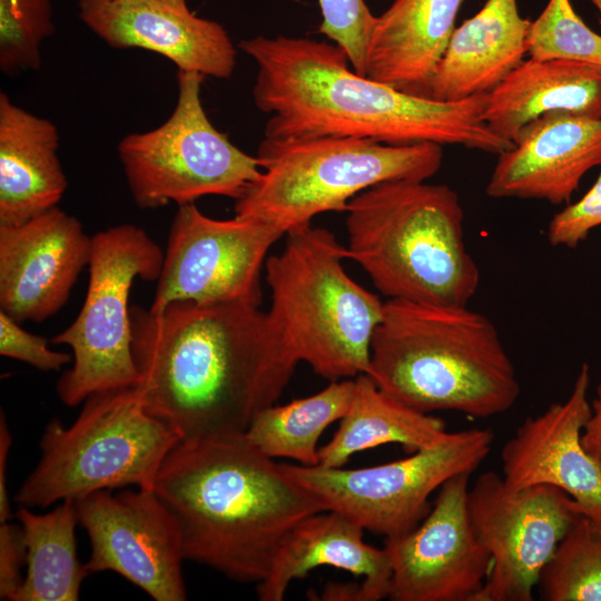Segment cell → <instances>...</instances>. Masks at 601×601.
Listing matches in <instances>:
<instances>
[{
    "mask_svg": "<svg viewBox=\"0 0 601 601\" xmlns=\"http://www.w3.org/2000/svg\"><path fill=\"white\" fill-rule=\"evenodd\" d=\"M367 375L423 413L487 418L508 412L520 395L514 364L496 327L466 306L384 302Z\"/></svg>",
    "mask_w": 601,
    "mask_h": 601,
    "instance_id": "4",
    "label": "cell"
},
{
    "mask_svg": "<svg viewBox=\"0 0 601 601\" xmlns=\"http://www.w3.org/2000/svg\"><path fill=\"white\" fill-rule=\"evenodd\" d=\"M362 577L357 601L387 598L388 554L364 541V529L345 515L325 510L295 525L280 543L266 578L256 584L262 601H282L289 584L319 566Z\"/></svg>",
    "mask_w": 601,
    "mask_h": 601,
    "instance_id": "20",
    "label": "cell"
},
{
    "mask_svg": "<svg viewBox=\"0 0 601 601\" xmlns=\"http://www.w3.org/2000/svg\"><path fill=\"white\" fill-rule=\"evenodd\" d=\"M12 439L9 432L6 417L1 412L0 418V522L10 521L11 509L9 502L8 486H7V463L9 449L11 446Z\"/></svg>",
    "mask_w": 601,
    "mask_h": 601,
    "instance_id": "36",
    "label": "cell"
},
{
    "mask_svg": "<svg viewBox=\"0 0 601 601\" xmlns=\"http://www.w3.org/2000/svg\"><path fill=\"white\" fill-rule=\"evenodd\" d=\"M81 21L112 48H139L169 59L178 71L229 78L236 50L218 22L161 0H79Z\"/></svg>",
    "mask_w": 601,
    "mask_h": 601,
    "instance_id": "18",
    "label": "cell"
},
{
    "mask_svg": "<svg viewBox=\"0 0 601 601\" xmlns=\"http://www.w3.org/2000/svg\"><path fill=\"white\" fill-rule=\"evenodd\" d=\"M493 441L490 428H467L450 432L443 441L404 459L368 467L280 465L326 510L391 539L416 528L432 508L431 495L451 477L473 473Z\"/></svg>",
    "mask_w": 601,
    "mask_h": 601,
    "instance_id": "11",
    "label": "cell"
},
{
    "mask_svg": "<svg viewBox=\"0 0 601 601\" xmlns=\"http://www.w3.org/2000/svg\"><path fill=\"white\" fill-rule=\"evenodd\" d=\"M26 549L20 524L0 522V599L14 601L23 578Z\"/></svg>",
    "mask_w": 601,
    "mask_h": 601,
    "instance_id": "34",
    "label": "cell"
},
{
    "mask_svg": "<svg viewBox=\"0 0 601 601\" xmlns=\"http://www.w3.org/2000/svg\"><path fill=\"white\" fill-rule=\"evenodd\" d=\"M601 117V65L526 59L487 92L484 120L506 140L549 112Z\"/></svg>",
    "mask_w": 601,
    "mask_h": 601,
    "instance_id": "24",
    "label": "cell"
},
{
    "mask_svg": "<svg viewBox=\"0 0 601 601\" xmlns=\"http://www.w3.org/2000/svg\"><path fill=\"white\" fill-rule=\"evenodd\" d=\"M530 26L519 12L518 0H486L455 28L430 97L455 101L492 90L523 62Z\"/></svg>",
    "mask_w": 601,
    "mask_h": 601,
    "instance_id": "22",
    "label": "cell"
},
{
    "mask_svg": "<svg viewBox=\"0 0 601 601\" xmlns=\"http://www.w3.org/2000/svg\"><path fill=\"white\" fill-rule=\"evenodd\" d=\"M152 490L177 521L184 559L243 583L262 582L289 531L326 510L244 433L181 440Z\"/></svg>",
    "mask_w": 601,
    "mask_h": 601,
    "instance_id": "3",
    "label": "cell"
},
{
    "mask_svg": "<svg viewBox=\"0 0 601 601\" xmlns=\"http://www.w3.org/2000/svg\"><path fill=\"white\" fill-rule=\"evenodd\" d=\"M145 408L181 440L244 433L283 394L298 363L259 305L178 300L130 307Z\"/></svg>",
    "mask_w": 601,
    "mask_h": 601,
    "instance_id": "1",
    "label": "cell"
},
{
    "mask_svg": "<svg viewBox=\"0 0 601 601\" xmlns=\"http://www.w3.org/2000/svg\"><path fill=\"white\" fill-rule=\"evenodd\" d=\"M581 443L585 451L601 465V383L591 404V415L585 423Z\"/></svg>",
    "mask_w": 601,
    "mask_h": 601,
    "instance_id": "35",
    "label": "cell"
},
{
    "mask_svg": "<svg viewBox=\"0 0 601 601\" xmlns=\"http://www.w3.org/2000/svg\"><path fill=\"white\" fill-rule=\"evenodd\" d=\"M354 393V380L329 382L322 391L284 405L259 411L244 432L264 455L290 459L300 465L319 464L318 441L323 432L346 414Z\"/></svg>",
    "mask_w": 601,
    "mask_h": 601,
    "instance_id": "27",
    "label": "cell"
},
{
    "mask_svg": "<svg viewBox=\"0 0 601 601\" xmlns=\"http://www.w3.org/2000/svg\"><path fill=\"white\" fill-rule=\"evenodd\" d=\"M285 235L260 219H215L194 203L179 206L149 311L157 313L178 300L260 305L266 255Z\"/></svg>",
    "mask_w": 601,
    "mask_h": 601,
    "instance_id": "12",
    "label": "cell"
},
{
    "mask_svg": "<svg viewBox=\"0 0 601 601\" xmlns=\"http://www.w3.org/2000/svg\"><path fill=\"white\" fill-rule=\"evenodd\" d=\"M497 156L487 196L568 203L583 176L601 166V117L545 114L524 126L513 146Z\"/></svg>",
    "mask_w": 601,
    "mask_h": 601,
    "instance_id": "19",
    "label": "cell"
},
{
    "mask_svg": "<svg viewBox=\"0 0 601 601\" xmlns=\"http://www.w3.org/2000/svg\"><path fill=\"white\" fill-rule=\"evenodd\" d=\"M91 248L80 221L58 206L0 225V311L20 324L55 315L89 265Z\"/></svg>",
    "mask_w": 601,
    "mask_h": 601,
    "instance_id": "16",
    "label": "cell"
},
{
    "mask_svg": "<svg viewBox=\"0 0 601 601\" xmlns=\"http://www.w3.org/2000/svg\"><path fill=\"white\" fill-rule=\"evenodd\" d=\"M180 441L169 424L145 408L134 387L91 394L71 425L58 418L47 424L40 459L16 502L45 509L102 490H152L162 462Z\"/></svg>",
    "mask_w": 601,
    "mask_h": 601,
    "instance_id": "8",
    "label": "cell"
},
{
    "mask_svg": "<svg viewBox=\"0 0 601 601\" xmlns=\"http://www.w3.org/2000/svg\"><path fill=\"white\" fill-rule=\"evenodd\" d=\"M591 2L594 4V7L598 9L600 14V24H601V0H591Z\"/></svg>",
    "mask_w": 601,
    "mask_h": 601,
    "instance_id": "38",
    "label": "cell"
},
{
    "mask_svg": "<svg viewBox=\"0 0 601 601\" xmlns=\"http://www.w3.org/2000/svg\"><path fill=\"white\" fill-rule=\"evenodd\" d=\"M318 32L342 48L353 70L366 77V53L376 16L365 0H318Z\"/></svg>",
    "mask_w": 601,
    "mask_h": 601,
    "instance_id": "31",
    "label": "cell"
},
{
    "mask_svg": "<svg viewBox=\"0 0 601 601\" xmlns=\"http://www.w3.org/2000/svg\"><path fill=\"white\" fill-rule=\"evenodd\" d=\"M102 490L76 501L89 573L112 571L156 601L186 600L177 521L154 490Z\"/></svg>",
    "mask_w": 601,
    "mask_h": 601,
    "instance_id": "14",
    "label": "cell"
},
{
    "mask_svg": "<svg viewBox=\"0 0 601 601\" xmlns=\"http://www.w3.org/2000/svg\"><path fill=\"white\" fill-rule=\"evenodd\" d=\"M50 0H0V69L6 75L41 67L40 48L55 32Z\"/></svg>",
    "mask_w": 601,
    "mask_h": 601,
    "instance_id": "30",
    "label": "cell"
},
{
    "mask_svg": "<svg viewBox=\"0 0 601 601\" xmlns=\"http://www.w3.org/2000/svg\"><path fill=\"white\" fill-rule=\"evenodd\" d=\"M239 48L257 65L255 106L268 119L264 137H349L388 145L434 142L500 155L513 142L484 120L487 92L440 101L356 73L335 43L256 36Z\"/></svg>",
    "mask_w": 601,
    "mask_h": 601,
    "instance_id": "2",
    "label": "cell"
},
{
    "mask_svg": "<svg viewBox=\"0 0 601 601\" xmlns=\"http://www.w3.org/2000/svg\"><path fill=\"white\" fill-rule=\"evenodd\" d=\"M16 519L26 549V575L14 601H77L89 574L77 554L76 501L63 500L46 514L19 505Z\"/></svg>",
    "mask_w": 601,
    "mask_h": 601,
    "instance_id": "26",
    "label": "cell"
},
{
    "mask_svg": "<svg viewBox=\"0 0 601 601\" xmlns=\"http://www.w3.org/2000/svg\"><path fill=\"white\" fill-rule=\"evenodd\" d=\"M469 510L491 558L475 601H532L542 569L583 514L561 489L535 485L514 491L494 471L480 474L470 487Z\"/></svg>",
    "mask_w": 601,
    "mask_h": 601,
    "instance_id": "13",
    "label": "cell"
},
{
    "mask_svg": "<svg viewBox=\"0 0 601 601\" xmlns=\"http://www.w3.org/2000/svg\"><path fill=\"white\" fill-rule=\"evenodd\" d=\"M590 381V366L583 363L564 402L518 426L501 451L502 479L514 491L535 485L561 489L583 515L601 522V465L581 443L591 415Z\"/></svg>",
    "mask_w": 601,
    "mask_h": 601,
    "instance_id": "17",
    "label": "cell"
},
{
    "mask_svg": "<svg viewBox=\"0 0 601 601\" xmlns=\"http://www.w3.org/2000/svg\"><path fill=\"white\" fill-rule=\"evenodd\" d=\"M162 260V249L138 226L118 225L92 236L85 302L75 321L51 339L72 352L71 366L57 382L65 405L138 385L129 294L136 278L157 280Z\"/></svg>",
    "mask_w": 601,
    "mask_h": 601,
    "instance_id": "9",
    "label": "cell"
},
{
    "mask_svg": "<svg viewBox=\"0 0 601 601\" xmlns=\"http://www.w3.org/2000/svg\"><path fill=\"white\" fill-rule=\"evenodd\" d=\"M0 354L45 372L59 371L72 363V354L51 349L47 338L27 332L20 327V323L2 311H0Z\"/></svg>",
    "mask_w": 601,
    "mask_h": 601,
    "instance_id": "33",
    "label": "cell"
},
{
    "mask_svg": "<svg viewBox=\"0 0 601 601\" xmlns=\"http://www.w3.org/2000/svg\"><path fill=\"white\" fill-rule=\"evenodd\" d=\"M161 1L168 2V3L174 4V6L187 7V1L186 0H161Z\"/></svg>",
    "mask_w": 601,
    "mask_h": 601,
    "instance_id": "37",
    "label": "cell"
},
{
    "mask_svg": "<svg viewBox=\"0 0 601 601\" xmlns=\"http://www.w3.org/2000/svg\"><path fill=\"white\" fill-rule=\"evenodd\" d=\"M262 173L236 200L235 215L274 224L286 233L322 213L346 211L362 191L384 181H426L441 168L442 146L388 145L370 139L264 137Z\"/></svg>",
    "mask_w": 601,
    "mask_h": 601,
    "instance_id": "7",
    "label": "cell"
},
{
    "mask_svg": "<svg viewBox=\"0 0 601 601\" xmlns=\"http://www.w3.org/2000/svg\"><path fill=\"white\" fill-rule=\"evenodd\" d=\"M461 473L437 491L412 531L385 539L392 568L391 601H475L491 569L469 510L470 476Z\"/></svg>",
    "mask_w": 601,
    "mask_h": 601,
    "instance_id": "15",
    "label": "cell"
},
{
    "mask_svg": "<svg viewBox=\"0 0 601 601\" xmlns=\"http://www.w3.org/2000/svg\"><path fill=\"white\" fill-rule=\"evenodd\" d=\"M205 76L178 71V98L160 126L124 137L118 145L131 196L140 208L191 204L204 196L239 199L259 177L258 158L220 132L201 102Z\"/></svg>",
    "mask_w": 601,
    "mask_h": 601,
    "instance_id": "10",
    "label": "cell"
},
{
    "mask_svg": "<svg viewBox=\"0 0 601 601\" xmlns=\"http://www.w3.org/2000/svg\"><path fill=\"white\" fill-rule=\"evenodd\" d=\"M265 262L267 312L297 362L335 382L367 374L384 302L345 270L346 250L326 228L297 226Z\"/></svg>",
    "mask_w": 601,
    "mask_h": 601,
    "instance_id": "6",
    "label": "cell"
},
{
    "mask_svg": "<svg viewBox=\"0 0 601 601\" xmlns=\"http://www.w3.org/2000/svg\"><path fill=\"white\" fill-rule=\"evenodd\" d=\"M464 0H394L372 29L366 77L431 98L435 70Z\"/></svg>",
    "mask_w": 601,
    "mask_h": 601,
    "instance_id": "21",
    "label": "cell"
},
{
    "mask_svg": "<svg viewBox=\"0 0 601 601\" xmlns=\"http://www.w3.org/2000/svg\"><path fill=\"white\" fill-rule=\"evenodd\" d=\"M53 122L0 92V225H18L58 206L68 181Z\"/></svg>",
    "mask_w": 601,
    "mask_h": 601,
    "instance_id": "23",
    "label": "cell"
},
{
    "mask_svg": "<svg viewBox=\"0 0 601 601\" xmlns=\"http://www.w3.org/2000/svg\"><path fill=\"white\" fill-rule=\"evenodd\" d=\"M346 213V257L388 299L466 306L476 293L480 269L449 186L384 181L355 196Z\"/></svg>",
    "mask_w": 601,
    "mask_h": 601,
    "instance_id": "5",
    "label": "cell"
},
{
    "mask_svg": "<svg viewBox=\"0 0 601 601\" xmlns=\"http://www.w3.org/2000/svg\"><path fill=\"white\" fill-rule=\"evenodd\" d=\"M526 47L533 59L601 65V35L583 22L570 0H549L540 16L531 21Z\"/></svg>",
    "mask_w": 601,
    "mask_h": 601,
    "instance_id": "29",
    "label": "cell"
},
{
    "mask_svg": "<svg viewBox=\"0 0 601 601\" xmlns=\"http://www.w3.org/2000/svg\"><path fill=\"white\" fill-rule=\"evenodd\" d=\"M543 601H601V522L580 515L541 571Z\"/></svg>",
    "mask_w": 601,
    "mask_h": 601,
    "instance_id": "28",
    "label": "cell"
},
{
    "mask_svg": "<svg viewBox=\"0 0 601 601\" xmlns=\"http://www.w3.org/2000/svg\"><path fill=\"white\" fill-rule=\"evenodd\" d=\"M449 433L443 420L405 405L382 391L367 374H359L338 430L318 450V465L342 467L352 455L390 443L413 453L443 441Z\"/></svg>",
    "mask_w": 601,
    "mask_h": 601,
    "instance_id": "25",
    "label": "cell"
},
{
    "mask_svg": "<svg viewBox=\"0 0 601 601\" xmlns=\"http://www.w3.org/2000/svg\"><path fill=\"white\" fill-rule=\"evenodd\" d=\"M601 226V170L592 187L575 203L569 204L550 220V245L575 248L592 229Z\"/></svg>",
    "mask_w": 601,
    "mask_h": 601,
    "instance_id": "32",
    "label": "cell"
}]
</instances>
